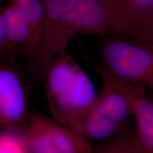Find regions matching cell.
Segmentation results:
<instances>
[{"label":"cell","mask_w":153,"mask_h":153,"mask_svg":"<svg viewBox=\"0 0 153 153\" xmlns=\"http://www.w3.org/2000/svg\"><path fill=\"white\" fill-rule=\"evenodd\" d=\"M125 26L126 38L153 39V0H111Z\"/></svg>","instance_id":"8"},{"label":"cell","mask_w":153,"mask_h":153,"mask_svg":"<svg viewBox=\"0 0 153 153\" xmlns=\"http://www.w3.org/2000/svg\"><path fill=\"white\" fill-rule=\"evenodd\" d=\"M102 81L97 98L82 124L80 134L94 145L121 135L132 127L133 113L126 93L99 69Z\"/></svg>","instance_id":"2"},{"label":"cell","mask_w":153,"mask_h":153,"mask_svg":"<svg viewBox=\"0 0 153 153\" xmlns=\"http://www.w3.org/2000/svg\"><path fill=\"white\" fill-rule=\"evenodd\" d=\"M3 3L0 0V62L9 54L7 43V32L4 19L2 14Z\"/></svg>","instance_id":"14"},{"label":"cell","mask_w":153,"mask_h":153,"mask_svg":"<svg viewBox=\"0 0 153 153\" xmlns=\"http://www.w3.org/2000/svg\"><path fill=\"white\" fill-rule=\"evenodd\" d=\"M101 48L100 69L118 81L153 91V50L140 42L108 35Z\"/></svg>","instance_id":"3"},{"label":"cell","mask_w":153,"mask_h":153,"mask_svg":"<svg viewBox=\"0 0 153 153\" xmlns=\"http://www.w3.org/2000/svg\"><path fill=\"white\" fill-rule=\"evenodd\" d=\"M140 43L144 44V45H147V46L150 48L152 50H153V39L150 40V41H144V42H140Z\"/></svg>","instance_id":"15"},{"label":"cell","mask_w":153,"mask_h":153,"mask_svg":"<svg viewBox=\"0 0 153 153\" xmlns=\"http://www.w3.org/2000/svg\"><path fill=\"white\" fill-rule=\"evenodd\" d=\"M45 23L39 52L30 65L36 77L41 78L45 68L79 33L77 26L62 0H43Z\"/></svg>","instance_id":"6"},{"label":"cell","mask_w":153,"mask_h":153,"mask_svg":"<svg viewBox=\"0 0 153 153\" xmlns=\"http://www.w3.org/2000/svg\"><path fill=\"white\" fill-rule=\"evenodd\" d=\"M93 152H92V153H93Z\"/></svg>","instance_id":"16"},{"label":"cell","mask_w":153,"mask_h":153,"mask_svg":"<svg viewBox=\"0 0 153 153\" xmlns=\"http://www.w3.org/2000/svg\"><path fill=\"white\" fill-rule=\"evenodd\" d=\"M29 153H92L94 145L51 116L30 112L22 129Z\"/></svg>","instance_id":"4"},{"label":"cell","mask_w":153,"mask_h":153,"mask_svg":"<svg viewBox=\"0 0 153 153\" xmlns=\"http://www.w3.org/2000/svg\"><path fill=\"white\" fill-rule=\"evenodd\" d=\"M0 153H29L22 131L0 130Z\"/></svg>","instance_id":"13"},{"label":"cell","mask_w":153,"mask_h":153,"mask_svg":"<svg viewBox=\"0 0 153 153\" xmlns=\"http://www.w3.org/2000/svg\"><path fill=\"white\" fill-rule=\"evenodd\" d=\"M93 153H150L137 133L131 127L121 135L94 145Z\"/></svg>","instance_id":"12"},{"label":"cell","mask_w":153,"mask_h":153,"mask_svg":"<svg viewBox=\"0 0 153 153\" xmlns=\"http://www.w3.org/2000/svg\"><path fill=\"white\" fill-rule=\"evenodd\" d=\"M2 14L6 25L9 53L17 57H24L30 65L34 58L35 50L31 31L26 17L10 0H7L3 4Z\"/></svg>","instance_id":"9"},{"label":"cell","mask_w":153,"mask_h":153,"mask_svg":"<svg viewBox=\"0 0 153 153\" xmlns=\"http://www.w3.org/2000/svg\"><path fill=\"white\" fill-rule=\"evenodd\" d=\"M20 9L30 26L35 50L33 64L41 48L45 23V7L43 0H10Z\"/></svg>","instance_id":"11"},{"label":"cell","mask_w":153,"mask_h":153,"mask_svg":"<svg viewBox=\"0 0 153 153\" xmlns=\"http://www.w3.org/2000/svg\"><path fill=\"white\" fill-rule=\"evenodd\" d=\"M115 80L122 87L131 101L135 127L140 138L149 152L153 153V99L147 95L148 89L142 85Z\"/></svg>","instance_id":"10"},{"label":"cell","mask_w":153,"mask_h":153,"mask_svg":"<svg viewBox=\"0 0 153 153\" xmlns=\"http://www.w3.org/2000/svg\"><path fill=\"white\" fill-rule=\"evenodd\" d=\"M41 79L50 116L79 133L98 95L90 76L65 51L49 63Z\"/></svg>","instance_id":"1"},{"label":"cell","mask_w":153,"mask_h":153,"mask_svg":"<svg viewBox=\"0 0 153 153\" xmlns=\"http://www.w3.org/2000/svg\"><path fill=\"white\" fill-rule=\"evenodd\" d=\"M14 55L0 62V127L22 131L29 111L28 84Z\"/></svg>","instance_id":"5"},{"label":"cell","mask_w":153,"mask_h":153,"mask_svg":"<svg viewBox=\"0 0 153 153\" xmlns=\"http://www.w3.org/2000/svg\"><path fill=\"white\" fill-rule=\"evenodd\" d=\"M79 33L126 38V28L111 0H62Z\"/></svg>","instance_id":"7"}]
</instances>
